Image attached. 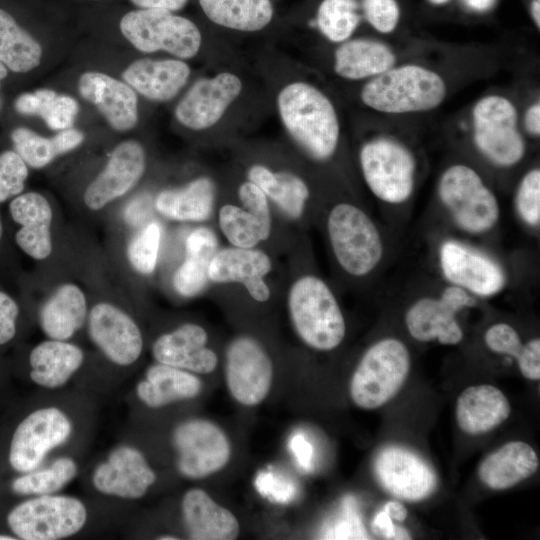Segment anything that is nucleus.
I'll use <instances>...</instances> for the list:
<instances>
[{"instance_id": "c756f323", "label": "nucleus", "mask_w": 540, "mask_h": 540, "mask_svg": "<svg viewBox=\"0 0 540 540\" xmlns=\"http://www.w3.org/2000/svg\"><path fill=\"white\" fill-rule=\"evenodd\" d=\"M83 361L84 354L78 346L49 339L39 343L30 353V378L43 388H59L70 380Z\"/></svg>"}, {"instance_id": "7c9ffc66", "label": "nucleus", "mask_w": 540, "mask_h": 540, "mask_svg": "<svg viewBox=\"0 0 540 540\" xmlns=\"http://www.w3.org/2000/svg\"><path fill=\"white\" fill-rule=\"evenodd\" d=\"M395 62L391 47L372 39L346 40L334 53L335 72L348 80L371 79L393 67Z\"/></svg>"}, {"instance_id": "a211bd4d", "label": "nucleus", "mask_w": 540, "mask_h": 540, "mask_svg": "<svg viewBox=\"0 0 540 540\" xmlns=\"http://www.w3.org/2000/svg\"><path fill=\"white\" fill-rule=\"evenodd\" d=\"M146 166L143 146L135 140L117 145L105 168L87 186L83 198L86 206L94 211L131 190L142 177Z\"/></svg>"}, {"instance_id": "a19ab883", "label": "nucleus", "mask_w": 540, "mask_h": 540, "mask_svg": "<svg viewBox=\"0 0 540 540\" xmlns=\"http://www.w3.org/2000/svg\"><path fill=\"white\" fill-rule=\"evenodd\" d=\"M77 464L69 457L56 459L50 466L33 470L17 477L11 484L17 495L54 494L77 475Z\"/></svg>"}, {"instance_id": "680f3d73", "label": "nucleus", "mask_w": 540, "mask_h": 540, "mask_svg": "<svg viewBox=\"0 0 540 540\" xmlns=\"http://www.w3.org/2000/svg\"><path fill=\"white\" fill-rule=\"evenodd\" d=\"M428 1L433 5H443L449 2L450 0H428Z\"/></svg>"}, {"instance_id": "49530a36", "label": "nucleus", "mask_w": 540, "mask_h": 540, "mask_svg": "<svg viewBox=\"0 0 540 540\" xmlns=\"http://www.w3.org/2000/svg\"><path fill=\"white\" fill-rule=\"evenodd\" d=\"M364 15L369 24L380 33L395 30L400 19L396 0H362Z\"/></svg>"}, {"instance_id": "4be33fe9", "label": "nucleus", "mask_w": 540, "mask_h": 540, "mask_svg": "<svg viewBox=\"0 0 540 540\" xmlns=\"http://www.w3.org/2000/svg\"><path fill=\"white\" fill-rule=\"evenodd\" d=\"M80 95L93 104L118 131L132 129L138 121V99L127 83L101 72H85L78 80Z\"/></svg>"}, {"instance_id": "423d86ee", "label": "nucleus", "mask_w": 540, "mask_h": 540, "mask_svg": "<svg viewBox=\"0 0 540 540\" xmlns=\"http://www.w3.org/2000/svg\"><path fill=\"white\" fill-rule=\"evenodd\" d=\"M437 192L454 222L467 233L488 232L499 220L500 207L495 194L468 165L448 167L439 179Z\"/></svg>"}, {"instance_id": "0e129e2a", "label": "nucleus", "mask_w": 540, "mask_h": 540, "mask_svg": "<svg viewBox=\"0 0 540 540\" xmlns=\"http://www.w3.org/2000/svg\"><path fill=\"white\" fill-rule=\"evenodd\" d=\"M14 539L16 538L13 536L0 534V540H14Z\"/></svg>"}, {"instance_id": "c85d7f7f", "label": "nucleus", "mask_w": 540, "mask_h": 540, "mask_svg": "<svg viewBox=\"0 0 540 540\" xmlns=\"http://www.w3.org/2000/svg\"><path fill=\"white\" fill-rule=\"evenodd\" d=\"M202 389L203 382L197 374L156 362L147 369L145 378L138 382L136 394L146 406L157 409L194 399Z\"/></svg>"}, {"instance_id": "1a4fd4ad", "label": "nucleus", "mask_w": 540, "mask_h": 540, "mask_svg": "<svg viewBox=\"0 0 540 540\" xmlns=\"http://www.w3.org/2000/svg\"><path fill=\"white\" fill-rule=\"evenodd\" d=\"M473 141L480 153L498 167L516 165L524 156L525 142L518 129L515 105L501 95H487L472 109Z\"/></svg>"}, {"instance_id": "f704fd0d", "label": "nucleus", "mask_w": 540, "mask_h": 540, "mask_svg": "<svg viewBox=\"0 0 540 540\" xmlns=\"http://www.w3.org/2000/svg\"><path fill=\"white\" fill-rule=\"evenodd\" d=\"M248 181L258 186L289 218L299 219L309 199V188L299 176L287 172H273L263 165H253L247 172Z\"/></svg>"}, {"instance_id": "20e7f679", "label": "nucleus", "mask_w": 540, "mask_h": 540, "mask_svg": "<svg viewBox=\"0 0 540 540\" xmlns=\"http://www.w3.org/2000/svg\"><path fill=\"white\" fill-rule=\"evenodd\" d=\"M410 371L406 345L392 337L372 344L362 355L349 382L352 402L361 409L374 410L399 392Z\"/></svg>"}, {"instance_id": "6ab92c4d", "label": "nucleus", "mask_w": 540, "mask_h": 540, "mask_svg": "<svg viewBox=\"0 0 540 540\" xmlns=\"http://www.w3.org/2000/svg\"><path fill=\"white\" fill-rule=\"evenodd\" d=\"M155 471L144 454L131 446L114 449L93 472L96 490L124 499H139L156 482Z\"/></svg>"}, {"instance_id": "9b49d317", "label": "nucleus", "mask_w": 540, "mask_h": 540, "mask_svg": "<svg viewBox=\"0 0 540 540\" xmlns=\"http://www.w3.org/2000/svg\"><path fill=\"white\" fill-rule=\"evenodd\" d=\"M172 443L179 473L192 480L218 473L232 457V445L226 432L204 418H191L177 425L172 433Z\"/></svg>"}, {"instance_id": "5701e85b", "label": "nucleus", "mask_w": 540, "mask_h": 540, "mask_svg": "<svg viewBox=\"0 0 540 540\" xmlns=\"http://www.w3.org/2000/svg\"><path fill=\"white\" fill-rule=\"evenodd\" d=\"M181 514L186 533L192 540H234L239 536L240 524L236 516L201 488L185 492Z\"/></svg>"}, {"instance_id": "9d476101", "label": "nucleus", "mask_w": 540, "mask_h": 540, "mask_svg": "<svg viewBox=\"0 0 540 540\" xmlns=\"http://www.w3.org/2000/svg\"><path fill=\"white\" fill-rule=\"evenodd\" d=\"M87 520L79 499L66 495H39L15 506L7 516L11 531L23 540H57L78 533Z\"/></svg>"}, {"instance_id": "c03bdc74", "label": "nucleus", "mask_w": 540, "mask_h": 540, "mask_svg": "<svg viewBox=\"0 0 540 540\" xmlns=\"http://www.w3.org/2000/svg\"><path fill=\"white\" fill-rule=\"evenodd\" d=\"M515 205L521 220L530 227L540 224V169L533 168L519 182Z\"/></svg>"}, {"instance_id": "72a5a7b5", "label": "nucleus", "mask_w": 540, "mask_h": 540, "mask_svg": "<svg viewBox=\"0 0 540 540\" xmlns=\"http://www.w3.org/2000/svg\"><path fill=\"white\" fill-rule=\"evenodd\" d=\"M217 250L218 239L210 228L202 226L190 232L185 241V259L172 278L179 295L189 298L204 290L209 281L208 265Z\"/></svg>"}, {"instance_id": "13d9d810", "label": "nucleus", "mask_w": 540, "mask_h": 540, "mask_svg": "<svg viewBox=\"0 0 540 540\" xmlns=\"http://www.w3.org/2000/svg\"><path fill=\"white\" fill-rule=\"evenodd\" d=\"M471 10L485 12L490 10L496 3V0H462Z\"/></svg>"}, {"instance_id": "4468645a", "label": "nucleus", "mask_w": 540, "mask_h": 540, "mask_svg": "<svg viewBox=\"0 0 540 540\" xmlns=\"http://www.w3.org/2000/svg\"><path fill=\"white\" fill-rule=\"evenodd\" d=\"M374 472L385 491L409 502L429 497L438 482L435 471L422 457L397 445L386 446L379 451Z\"/></svg>"}, {"instance_id": "dca6fc26", "label": "nucleus", "mask_w": 540, "mask_h": 540, "mask_svg": "<svg viewBox=\"0 0 540 540\" xmlns=\"http://www.w3.org/2000/svg\"><path fill=\"white\" fill-rule=\"evenodd\" d=\"M242 82L229 72L197 80L175 109V117L183 126L203 130L215 125L240 95Z\"/></svg>"}, {"instance_id": "603ef678", "label": "nucleus", "mask_w": 540, "mask_h": 540, "mask_svg": "<svg viewBox=\"0 0 540 540\" xmlns=\"http://www.w3.org/2000/svg\"><path fill=\"white\" fill-rule=\"evenodd\" d=\"M371 527L376 535L382 536L385 539L411 538L409 532L405 528L394 524L393 519L383 508L375 515Z\"/></svg>"}, {"instance_id": "69168bd1", "label": "nucleus", "mask_w": 540, "mask_h": 540, "mask_svg": "<svg viewBox=\"0 0 540 540\" xmlns=\"http://www.w3.org/2000/svg\"><path fill=\"white\" fill-rule=\"evenodd\" d=\"M1 236H2V222H1V218H0V239H1Z\"/></svg>"}, {"instance_id": "2f4dec72", "label": "nucleus", "mask_w": 540, "mask_h": 540, "mask_svg": "<svg viewBox=\"0 0 540 540\" xmlns=\"http://www.w3.org/2000/svg\"><path fill=\"white\" fill-rule=\"evenodd\" d=\"M87 302L83 291L75 284L60 286L43 304L39 322L49 339L68 340L84 324Z\"/></svg>"}, {"instance_id": "f257e3e1", "label": "nucleus", "mask_w": 540, "mask_h": 540, "mask_svg": "<svg viewBox=\"0 0 540 540\" xmlns=\"http://www.w3.org/2000/svg\"><path fill=\"white\" fill-rule=\"evenodd\" d=\"M277 107L285 129L311 158L325 161L335 153L339 120L322 91L305 82L290 83L279 92Z\"/></svg>"}, {"instance_id": "e433bc0d", "label": "nucleus", "mask_w": 540, "mask_h": 540, "mask_svg": "<svg viewBox=\"0 0 540 540\" xmlns=\"http://www.w3.org/2000/svg\"><path fill=\"white\" fill-rule=\"evenodd\" d=\"M199 3L212 22L238 31H259L273 17L270 0H199Z\"/></svg>"}, {"instance_id": "393cba45", "label": "nucleus", "mask_w": 540, "mask_h": 540, "mask_svg": "<svg viewBox=\"0 0 540 540\" xmlns=\"http://www.w3.org/2000/svg\"><path fill=\"white\" fill-rule=\"evenodd\" d=\"M510 413L511 405L505 394L490 384L469 386L456 401L457 424L469 435L492 431L506 421Z\"/></svg>"}, {"instance_id": "ea45409f", "label": "nucleus", "mask_w": 540, "mask_h": 540, "mask_svg": "<svg viewBox=\"0 0 540 540\" xmlns=\"http://www.w3.org/2000/svg\"><path fill=\"white\" fill-rule=\"evenodd\" d=\"M218 224L227 241L242 248L257 247L269 238L272 229V222L233 204H225L219 209Z\"/></svg>"}, {"instance_id": "f8f14e48", "label": "nucleus", "mask_w": 540, "mask_h": 540, "mask_svg": "<svg viewBox=\"0 0 540 540\" xmlns=\"http://www.w3.org/2000/svg\"><path fill=\"white\" fill-rule=\"evenodd\" d=\"M225 384L234 401L255 407L269 395L274 369L265 347L254 337L233 338L225 351Z\"/></svg>"}, {"instance_id": "de8ad7c7", "label": "nucleus", "mask_w": 540, "mask_h": 540, "mask_svg": "<svg viewBox=\"0 0 540 540\" xmlns=\"http://www.w3.org/2000/svg\"><path fill=\"white\" fill-rule=\"evenodd\" d=\"M484 341L492 352L514 357L516 360L524 347L515 328L504 322L490 326L485 332Z\"/></svg>"}, {"instance_id": "6e6d98bb", "label": "nucleus", "mask_w": 540, "mask_h": 540, "mask_svg": "<svg viewBox=\"0 0 540 540\" xmlns=\"http://www.w3.org/2000/svg\"><path fill=\"white\" fill-rule=\"evenodd\" d=\"M523 123L526 131L532 136H539L540 134V103L535 102L530 105L523 118Z\"/></svg>"}, {"instance_id": "58836bf2", "label": "nucleus", "mask_w": 540, "mask_h": 540, "mask_svg": "<svg viewBox=\"0 0 540 540\" xmlns=\"http://www.w3.org/2000/svg\"><path fill=\"white\" fill-rule=\"evenodd\" d=\"M14 107L22 115L41 117L53 130L71 128L79 110L74 98L46 88L19 95Z\"/></svg>"}, {"instance_id": "a878e982", "label": "nucleus", "mask_w": 540, "mask_h": 540, "mask_svg": "<svg viewBox=\"0 0 540 540\" xmlns=\"http://www.w3.org/2000/svg\"><path fill=\"white\" fill-rule=\"evenodd\" d=\"M189 75V66L181 60L138 59L125 69L122 78L145 98L165 102L178 94Z\"/></svg>"}, {"instance_id": "f3484780", "label": "nucleus", "mask_w": 540, "mask_h": 540, "mask_svg": "<svg viewBox=\"0 0 540 540\" xmlns=\"http://www.w3.org/2000/svg\"><path fill=\"white\" fill-rule=\"evenodd\" d=\"M87 318L91 340L111 362L129 366L138 360L143 350L142 333L127 313L101 302L90 310Z\"/></svg>"}, {"instance_id": "2eb2a0df", "label": "nucleus", "mask_w": 540, "mask_h": 540, "mask_svg": "<svg viewBox=\"0 0 540 540\" xmlns=\"http://www.w3.org/2000/svg\"><path fill=\"white\" fill-rule=\"evenodd\" d=\"M439 264L450 284L473 296L491 297L506 284L505 273L498 263L459 241L446 240L441 244Z\"/></svg>"}, {"instance_id": "c9c22d12", "label": "nucleus", "mask_w": 540, "mask_h": 540, "mask_svg": "<svg viewBox=\"0 0 540 540\" xmlns=\"http://www.w3.org/2000/svg\"><path fill=\"white\" fill-rule=\"evenodd\" d=\"M11 139L15 152L26 165L42 168L57 156L78 147L84 140V134L80 130L67 128L46 138L29 128L18 127L11 132Z\"/></svg>"}, {"instance_id": "79ce46f5", "label": "nucleus", "mask_w": 540, "mask_h": 540, "mask_svg": "<svg viewBox=\"0 0 540 540\" xmlns=\"http://www.w3.org/2000/svg\"><path fill=\"white\" fill-rule=\"evenodd\" d=\"M358 7L357 0H323L315 24L329 41L342 43L350 38L360 23Z\"/></svg>"}, {"instance_id": "864d4df0", "label": "nucleus", "mask_w": 540, "mask_h": 540, "mask_svg": "<svg viewBox=\"0 0 540 540\" xmlns=\"http://www.w3.org/2000/svg\"><path fill=\"white\" fill-rule=\"evenodd\" d=\"M150 199L147 196L137 197L133 200L126 209V220L132 225H138L148 212Z\"/></svg>"}, {"instance_id": "e2e57ef3", "label": "nucleus", "mask_w": 540, "mask_h": 540, "mask_svg": "<svg viewBox=\"0 0 540 540\" xmlns=\"http://www.w3.org/2000/svg\"><path fill=\"white\" fill-rule=\"evenodd\" d=\"M160 540H176L178 537H175L173 535H163L162 537H158Z\"/></svg>"}, {"instance_id": "8fccbe9b", "label": "nucleus", "mask_w": 540, "mask_h": 540, "mask_svg": "<svg viewBox=\"0 0 540 540\" xmlns=\"http://www.w3.org/2000/svg\"><path fill=\"white\" fill-rule=\"evenodd\" d=\"M18 314L17 303L8 294L0 291V345L15 336Z\"/></svg>"}, {"instance_id": "052dcab7", "label": "nucleus", "mask_w": 540, "mask_h": 540, "mask_svg": "<svg viewBox=\"0 0 540 540\" xmlns=\"http://www.w3.org/2000/svg\"><path fill=\"white\" fill-rule=\"evenodd\" d=\"M7 76V67L0 61V82Z\"/></svg>"}, {"instance_id": "f03ea898", "label": "nucleus", "mask_w": 540, "mask_h": 540, "mask_svg": "<svg viewBox=\"0 0 540 540\" xmlns=\"http://www.w3.org/2000/svg\"><path fill=\"white\" fill-rule=\"evenodd\" d=\"M287 307L296 335L309 348L331 351L344 340L346 323L340 305L318 276L308 274L295 280L288 291Z\"/></svg>"}, {"instance_id": "473e14b6", "label": "nucleus", "mask_w": 540, "mask_h": 540, "mask_svg": "<svg viewBox=\"0 0 540 540\" xmlns=\"http://www.w3.org/2000/svg\"><path fill=\"white\" fill-rule=\"evenodd\" d=\"M215 203V185L208 177H199L181 188L166 189L155 198L154 206L162 216L180 222L209 219Z\"/></svg>"}, {"instance_id": "ddd939ff", "label": "nucleus", "mask_w": 540, "mask_h": 540, "mask_svg": "<svg viewBox=\"0 0 540 540\" xmlns=\"http://www.w3.org/2000/svg\"><path fill=\"white\" fill-rule=\"evenodd\" d=\"M72 433V422L57 407L40 408L26 416L11 440L9 463L21 473L37 469L47 454L64 444Z\"/></svg>"}, {"instance_id": "09e8293b", "label": "nucleus", "mask_w": 540, "mask_h": 540, "mask_svg": "<svg viewBox=\"0 0 540 540\" xmlns=\"http://www.w3.org/2000/svg\"><path fill=\"white\" fill-rule=\"evenodd\" d=\"M238 197L243 207L261 219L272 222L269 199L254 183L247 181L238 188Z\"/></svg>"}, {"instance_id": "7ed1b4c3", "label": "nucleus", "mask_w": 540, "mask_h": 540, "mask_svg": "<svg viewBox=\"0 0 540 540\" xmlns=\"http://www.w3.org/2000/svg\"><path fill=\"white\" fill-rule=\"evenodd\" d=\"M446 93V83L437 72L418 64H404L371 78L361 90V100L381 113L407 114L435 109Z\"/></svg>"}, {"instance_id": "bf43d9fd", "label": "nucleus", "mask_w": 540, "mask_h": 540, "mask_svg": "<svg viewBox=\"0 0 540 540\" xmlns=\"http://www.w3.org/2000/svg\"><path fill=\"white\" fill-rule=\"evenodd\" d=\"M530 12L537 29L540 28V0H531Z\"/></svg>"}, {"instance_id": "5fc2aeb1", "label": "nucleus", "mask_w": 540, "mask_h": 540, "mask_svg": "<svg viewBox=\"0 0 540 540\" xmlns=\"http://www.w3.org/2000/svg\"><path fill=\"white\" fill-rule=\"evenodd\" d=\"M141 9H161L177 11L182 9L188 0H130Z\"/></svg>"}, {"instance_id": "37998d69", "label": "nucleus", "mask_w": 540, "mask_h": 540, "mask_svg": "<svg viewBox=\"0 0 540 540\" xmlns=\"http://www.w3.org/2000/svg\"><path fill=\"white\" fill-rule=\"evenodd\" d=\"M161 240V228L156 222L147 224L129 243L127 258L140 274H151L156 267Z\"/></svg>"}, {"instance_id": "4d7b16f0", "label": "nucleus", "mask_w": 540, "mask_h": 540, "mask_svg": "<svg viewBox=\"0 0 540 540\" xmlns=\"http://www.w3.org/2000/svg\"><path fill=\"white\" fill-rule=\"evenodd\" d=\"M383 509L388 513L393 521H404L408 516L406 508L397 501H388L386 504H384Z\"/></svg>"}, {"instance_id": "bb28decb", "label": "nucleus", "mask_w": 540, "mask_h": 540, "mask_svg": "<svg viewBox=\"0 0 540 540\" xmlns=\"http://www.w3.org/2000/svg\"><path fill=\"white\" fill-rule=\"evenodd\" d=\"M458 311L442 296L422 297L405 313V325L417 341L437 340L443 345L459 344L464 336L457 321Z\"/></svg>"}, {"instance_id": "0eeeda50", "label": "nucleus", "mask_w": 540, "mask_h": 540, "mask_svg": "<svg viewBox=\"0 0 540 540\" xmlns=\"http://www.w3.org/2000/svg\"><path fill=\"white\" fill-rule=\"evenodd\" d=\"M359 161L364 180L378 199L401 204L410 198L416 160L402 142L387 136L369 140L360 149Z\"/></svg>"}, {"instance_id": "39448f33", "label": "nucleus", "mask_w": 540, "mask_h": 540, "mask_svg": "<svg viewBox=\"0 0 540 540\" xmlns=\"http://www.w3.org/2000/svg\"><path fill=\"white\" fill-rule=\"evenodd\" d=\"M327 233L334 256L348 274L371 273L383 257V242L373 220L358 206L341 202L327 217Z\"/></svg>"}, {"instance_id": "aec40b11", "label": "nucleus", "mask_w": 540, "mask_h": 540, "mask_svg": "<svg viewBox=\"0 0 540 540\" xmlns=\"http://www.w3.org/2000/svg\"><path fill=\"white\" fill-rule=\"evenodd\" d=\"M271 270L272 261L265 251L232 246L216 251L207 274L209 281L215 283H240L252 299L266 302L271 292L264 277Z\"/></svg>"}, {"instance_id": "3c124183", "label": "nucleus", "mask_w": 540, "mask_h": 540, "mask_svg": "<svg viewBox=\"0 0 540 540\" xmlns=\"http://www.w3.org/2000/svg\"><path fill=\"white\" fill-rule=\"evenodd\" d=\"M518 368L526 379H540V339L533 338L524 344L523 350L516 360Z\"/></svg>"}, {"instance_id": "b1692460", "label": "nucleus", "mask_w": 540, "mask_h": 540, "mask_svg": "<svg viewBox=\"0 0 540 540\" xmlns=\"http://www.w3.org/2000/svg\"><path fill=\"white\" fill-rule=\"evenodd\" d=\"M9 211L12 219L21 227L15 235L17 245L36 260L46 259L52 252V210L47 199L28 192L15 197Z\"/></svg>"}, {"instance_id": "412c9836", "label": "nucleus", "mask_w": 540, "mask_h": 540, "mask_svg": "<svg viewBox=\"0 0 540 540\" xmlns=\"http://www.w3.org/2000/svg\"><path fill=\"white\" fill-rule=\"evenodd\" d=\"M207 331L199 324L185 323L159 336L152 345L156 362L187 370L197 375L213 373L217 353L207 346Z\"/></svg>"}, {"instance_id": "cd10ccee", "label": "nucleus", "mask_w": 540, "mask_h": 540, "mask_svg": "<svg viewBox=\"0 0 540 540\" xmlns=\"http://www.w3.org/2000/svg\"><path fill=\"white\" fill-rule=\"evenodd\" d=\"M538 467L539 458L532 446L510 441L481 461L478 477L492 490H505L531 477Z\"/></svg>"}, {"instance_id": "6e6552de", "label": "nucleus", "mask_w": 540, "mask_h": 540, "mask_svg": "<svg viewBox=\"0 0 540 540\" xmlns=\"http://www.w3.org/2000/svg\"><path fill=\"white\" fill-rule=\"evenodd\" d=\"M123 36L139 51H166L194 57L201 46L198 27L189 19L161 9H139L125 14L119 24Z\"/></svg>"}, {"instance_id": "a18cd8bd", "label": "nucleus", "mask_w": 540, "mask_h": 540, "mask_svg": "<svg viewBox=\"0 0 540 540\" xmlns=\"http://www.w3.org/2000/svg\"><path fill=\"white\" fill-rule=\"evenodd\" d=\"M28 169L15 151L0 154V202L20 194L24 189Z\"/></svg>"}, {"instance_id": "4c0bfd02", "label": "nucleus", "mask_w": 540, "mask_h": 540, "mask_svg": "<svg viewBox=\"0 0 540 540\" xmlns=\"http://www.w3.org/2000/svg\"><path fill=\"white\" fill-rule=\"evenodd\" d=\"M42 48L5 10L0 9V61L16 73H26L41 61Z\"/></svg>"}]
</instances>
